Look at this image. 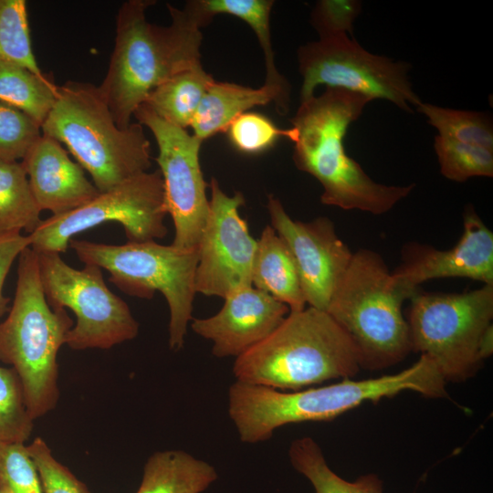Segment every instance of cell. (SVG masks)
Returning <instances> with one entry per match:
<instances>
[{
    "instance_id": "1",
    "label": "cell",
    "mask_w": 493,
    "mask_h": 493,
    "mask_svg": "<svg viewBox=\"0 0 493 493\" xmlns=\"http://www.w3.org/2000/svg\"><path fill=\"white\" fill-rule=\"evenodd\" d=\"M155 1L129 0L119 9L108 72L100 86L120 128H127L151 92L172 76L201 65V28L211 21L196 0L179 9L167 5L171 24H151L146 10Z\"/></svg>"
},
{
    "instance_id": "2",
    "label": "cell",
    "mask_w": 493,
    "mask_h": 493,
    "mask_svg": "<svg viewBox=\"0 0 493 493\" xmlns=\"http://www.w3.org/2000/svg\"><path fill=\"white\" fill-rule=\"evenodd\" d=\"M446 382L435 363L421 354L412 366L394 374L284 392L235 381L228 390V414L239 440L257 444L289 424L330 421L366 402L404 391L429 398L447 397Z\"/></svg>"
},
{
    "instance_id": "3",
    "label": "cell",
    "mask_w": 493,
    "mask_h": 493,
    "mask_svg": "<svg viewBox=\"0 0 493 493\" xmlns=\"http://www.w3.org/2000/svg\"><path fill=\"white\" fill-rule=\"evenodd\" d=\"M372 100L362 93L327 87L322 94L300 101L289 120L298 131L294 164L321 184L323 205L382 215L407 197L415 186L379 184L347 154L346 132Z\"/></svg>"
},
{
    "instance_id": "4",
    "label": "cell",
    "mask_w": 493,
    "mask_h": 493,
    "mask_svg": "<svg viewBox=\"0 0 493 493\" xmlns=\"http://www.w3.org/2000/svg\"><path fill=\"white\" fill-rule=\"evenodd\" d=\"M346 331L325 310L289 312L265 340L236 358V381L298 391L332 379H351L361 369Z\"/></svg>"
},
{
    "instance_id": "5",
    "label": "cell",
    "mask_w": 493,
    "mask_h": 493,
    "mask_svg": "<svg viewBox=\"0 0 493 493\" xmlns=\"http://www.w3.org/2000/svg\"><path fill=\"white\" fill-rule=\"evenodd\" d=\"M41 132L67 147L100 192L148 172L152 165L143 126L131 122L120 128L98 86L90 83L70 80L58 86Z\"/></svg>"
},
{
    "instance_id": "6",
    "label": "cell",
    "mask_w": 493,
    "mask_h": 493,
    "mask_svg": "<svg viewBox=\"0 0 493 493\" xmlns=\"http://www.w3.org/2000/svg\"><path fill=\"white\" fill-rule=\"evenodd\" d=\"M74 321L65 309L49 306L39 277L37 253L18 257L10 311L0 322V362L20 378L26 404L35 420L53 410L59 397L58 352Z\"/></svg>"
},
{
    "instance_id": "7",
    "label": "cell",
    "mask_w": 493,
    "mask_h": 493,
    "mask_svg": "<svg viewBox=\"0 0 493 493\" xmlns=\"http://www.w3.org/2000/svg\"><path fill=\"white\" fill-rule=\"evenodd\" d=\"M417 291L397 280L377 252L353 253L326 311L352 341L362 368L385 369L412 351L402 308Z\"/></svg>"
},
{
    "instance_id": "8",
    "label": "cell",
    "mask_w": 493,
    "mask_h": 493,
    "mask_svg": "<svg viewBox=\"0 0 493 493\" xmlns=\"http://www.w3.org/2000/svg\"><path fill=\"white\" fill-rule=\"evenodd\" d=\"M68 247L84 265L106 269L110 281L131 297L152 299L160 291L170 312L169 347L175 351L183 348L193 320L197 247L178 248L155 240L110 245L76 238Z\"/></svg>"
},
{
    "instance_id": "9",
    "label": "cell",
    "mask_w": 493,
    "mask_h": 493,
    "mask_svg": "<svg viewBox=\"0 0 493 493\" xmlns=\"http://www.w3.org/2000/svg\"><path fill=\"white\" fill-rule=\"evenodd\" d=\"M406 319L412 351L430 358L447 382H464L481 368L479 343L492 325L493 285L464 293L415 292Z\"/></svg>"
},
{
    "instance_id": "10",
    "label": "cell",
    "mask_w": 493,
    "mask_h": 493,
    "mask_svg": "<svg viewBox=\"0 0 493 493\" xmlns=\"http://www.w3.org/2000/svg\"><path fill=\"white\" fill-rule=\"evenodd\" d=\"M37 255L49 306L68 308L76 316V324L66 338L65 344L69 348L107 350L138 335V321L128 304L107 287L100 267L85 265L76 269L58 253Z\"/></svg>"
},
{
    "instance_id": "11",
    "label": "cell",
    "mask_w": 493,
    "mask_h": 493,
    "mask_svg": "<svg viewBox=\"0 0 493 493\" xmlns=\"http://www.w3.org/2000/svg\"><path fill=\"white\" fill-rule=\"evenodd\" d=\"M299 72L302 77L300 101L314 96L320 85L388 100L413 112L423 101L409 79L411 65L370 53L348 33L320 37L299 47Z\"/></svg>"
},
{
    "instance_id": "12",
    "label": "cell",
    "mask_w": 493,
    "mask_h": 493,
    "mask_svg": "<svg viewBox=\"0 0 493 493\" xmlns=\"http://www.w3.org/2000/svg\"><path fill=\"white\" fill-rule=\"evenodd\" d=\"M166 215L162 174L145 172L68 213L43 219L28 235L30 247L37 253H65L74 236L107 222L121 224L128 242L160 239L168 233Z\"/></svg>"
},
{
    "instance_id": "13",
    "label": "cell",
    "mask_w": 493,
    "mask_h": 493,
    "mask_svg": "<svg viewBox=\"0 0 493 493\" xmlns=\"http://www.w3.org/2000/svg\"><path fill=\"white\" fill-rule=\"evenodd\" d=\"M133 116L152 131L157 143L155 161L163 178L164 207L174 226L172 245L184 249L196 248L209 207V184L199 161L203 142L165 121L145 104Z\"/></svg>"
},
{
    "instance_id": "14",
    "label": "cell",
    "mask_w": 493,
    "mask_h": 493,
    "mask_svg": "<svg viewBox=\"0 0 493 493\" xmlns=\"http://www.w3.org/2000/svg\"><path fill=\"white\" fill-rule=\"evenodd\" d=\"M206 219L197 244L198 262L194 275L196 293L225 299L230 293L252 286L251 275L257 240L241 217L245 205L241 192L227 195L213 177Z\"/></svg>"
},
{
    "instance_id": "15",
    "label": "cell",
    "mask_w": 493,
    "mask_h": 493,
    "mask_svg": "<svg viewBox=\"0 0 493 493\" xmlns=\"http://www.w3.org/2000/svg\"><path fill=\"white\" fill-rule=\"evenodd\" d=\"M267 208L270 226L292 256L306 304L326 311L353 253L339 237L330 218L293 220L280 200L271 194L267 195Z\"/></svg>"
},
{
    "instance_id": "16",
    "label": "cell",
    "mask_w": 493,
    "mask_h": 493,
    "mask_svg": "<svg viewBox=\"0 0 493 493\" xmlns=\"http://www.w3.org/2000/svg\"><path fill=\"white\" fill-rule=\"evenodd\" d=\"M463 216V233L453 247L440 250L411 244L404 252L402 264L392 272L393 277L412 289L427 280L445 278H466L493 285V233L471 205Z\"/></svg>"
},
{
    "instance_id": "17",
    "label": "cell",
    "mask_w": 493,
    "mask_h": 493,
    "mask_svg": "<svg viewBox=\"0 0 493 493\" xmlns=\"http://www.w3.org/2000/svg\"><path fill=\"white\" fill-rule=\"evenodd\" d=\"M288 313L287 305L250 286L227 295L215 314L193 318L190 326L212 341L214 356L236 358L265 340Z\"/></svg>"
},
{
    "instance_id": "18",
    "label": "cell",
    "mask_w": 493,
    "mask_h": 493,
    "mask_svg": "<svg viewBox=\"0 0 493 493\" xmlns=\"http://www.w3.org/2000/svg\"><path fill=\"white\" fill-rule=\"evenodd\" d=\"M21 163L37 205L52 215L68 213L100 193L62 144L48 136L42 134Z\"/></svg>"
},
{
    "instance_id": "19",
    "label": "cell",
    "mask_w": 493,
    "mask_h": 493,
    "mask_svg": "<svg viewBox=\"0 0 493 493\" xmlns=\"http://www.w3.org/2000/svg\"><path fill=\"white\" fill-rule=\"evenodd\" d=\"M290 90L264 84L253 89L231 82L214 81L194 114L191 128L202 142L226 132L230 123L247 110L274 102L280 114L289 109Z\"/></svg>"
},
{
    "instance_id": "20",
    "label": "cell",
    "mask_w": 493,
    "mask_h": 493,
    "mask_svg": "<svg viewBox=\"0 0 493 493\" xmlns=\"http://www.w3.org/2000/svg\"><path fill=\"white\" fill-rule=\"evenodd\" d=\"M252 286L287 305L289 312L306 308L298 271L288 247L271 226L257 240Z\"/></svg>"
},
{
    "instance_id": "21",
    "label": "cell",
    "mask_w": 493,
    "mask_h": 493,
    "mask_svg": "<svg viewBox=\"0 0 493 493\" xmlns=\"http://www.w3.org/2000/svg\"><path fill=\"white\" fill-rule=\"evenodd\" d=\"M217 477L211 464L188 452L157 451L147 459L136 493H202Z\"/></svg>"
},
{
    "instance_id": "22",
    "label": "cell",
    "mask_w": 493,
    "mask_h": 493,
    "mask_svg": "<svg viewBox=\"0 0 493 493\" xmlns=\"http://www.w3.org/2000/svg\"><path fill=\"white\" fill-rule=\"evenodd\" d=\"M215 81L202 64L179 72L156 87L143 104L165 121L186 130Z\"/></svg>"
},
{
    "instance_id": "23",
    "label": "cell",
    "mask_w": 493,
    "mask_h": 493,
    "mask_svg": "<svg viewBox=\"0 0 493 493\" xmlns=\"http://www.w3.org/2000/svg\"><path fill=\"white\" fill-rule=\"evenodd\" d=\"M289 461L295 470L312 485L315 493H383V481L376 474L348 481L329 467L317 442L309 436L297 438L289 446Z\"/></svg>"
},
{
    "instance_id": "24",
    "label": "cell",
    "mask_w": 493,
    "mask_h": 493,
    "mask_svg": "<svg viewBox=\"0 0 493 493\" xmlns=\"http://www.w3.org/2000/svg\"><path fill=\"white\" fill-rule=\"evenodd\" d=\"M58 88L45 74L0 60V102L23 111L40 126L55 104Z\"/></svg>"
},
{
    "instance_id": "25",
    "label": "cell",
    "mask_w": 493,
    "mask_h": 493,
    "mask_svg": "<svg viewBox=\"0 0 493 493\" xmlns=\"http://www.w3.org/2000/svg\"><path fill=\"white\" fill-rule=\"evenodd\" d=\"M41 212L21 162L0 160V236L33 233L43 220Z\"/></svg>"
},
{
    "instance_id": "26",
    "label": "cell",
    "mask_w": 493,
    "mask_h": 493,
    "mask_svg": "<svg viewBox=\"0 0 493 493\" xmlns=\"http://www.w3.org/2000/svg\"><path fill=\"white\" fill-rule=\"evenodd\" d=\"M202 11L209 17L226 14L238 17L254 31L264 54L265 84L291 91L288 81L278 72L274 59L270 34V13L273 0H197Z\"/></svg>"
},
{
    "instance_id": "27",
    "label": "cell",
    "mask_w": 493,
    "mask_h": 493,
    "mask_svg": "<svg viewBox=\"0 0 493 493\" xmlns=\"http://www.w3.org/2000/svg\"><path fill=\"white\" fill-rule=\"evenodd\" d=\"M416 109L437 130L439 136L493 151L492 121L487 114L443 108L425 102H422Z\"/></svg>"
},
{
    "instance_id": "28",
    "label": "cell",
    "mask_w": 493,
    "mask_h": 493,
    "mask_svg": "<svg viewBox=\"0 0 493 493\" xmlns=\"http://www.w3.org/2000/svg\"><path fill=\"white\" fill-rule=\"evenodd\" d=\"M0 60L44 75L32 49L25 0H0Z\"/></svg>"
},
{
    "instance_id": "29",
    "label": "cell",
    "mask_w": 493,
    "mask_h": 493,
    "mask_svg": "<svg viewBox=\"0 0 493 493\" xmlns=\"http://www.w3.org/2000/svg\"><path fill=\"white\" fill-rule=\"evenodd\" d=\"M434 147L440 173L448 180L462 183L471 177L493 176V151L439 135Z\"/></svg>"
},
{
    "instance_id": "30",
    "label": "cell",
    "mask_w": 493,
    "mask_h": 493,
    "mask_svg": "<svg viewBox=\"0 0 493 493\" xmlns=\"http://www.w3.org/2000/svg\"><path fill=\"white\" fill-rule=\"evenodd\" d=\"M33 428L19 376L13 368L0 367V442L25 444Z\"/></svg>"
},
{
    "instance_id": "31",
    "label": "cell",
    "mask_w": 493,
    "mask_h": 493,
    "mask_svg": "<svg viewBox=\"0 0 493 493\" xmlns=\"http://www.w3.org/2000/svg\"><path fill=\"white\" fill-rule=\"evenodd\" d=\"M232 145L247 154L260 153L272 147L279 138L295 142L298 131L295 128L280 129L271 120L257 112H245L236 117L226 131Z\"/></svg>"
},
{
    "instance_id": "32",
    "label": "cell",
    "mask_w": 493,
    "mask_h": 493,
    "mask_svg": "<svg viewBox=\"0 0 493 493\" xmlns=\"http://www.w3.org/2000/svg\"><path fill=\"white\" fill-rule=\"evenodd\" d=\"M41 135V126L31 117L0 102V160L22 161Z\"/></svg>"
},
{
    "instance_id": "33",
    "label": "cell",
    "mask_w": 493,
    "mask_h": 493,
    "mask_svg": "<svg viewBox=\"0 0 493 493\" xmlns=\"http://www.w3.org/2000/svg\"><path fill=\"white\" fill-rule=\"evenodd\" d=\"M0 491L43 493L25 444L0 442Z\"/></svg>"
},
{
    "instance_id": "34",
    "label": "cell",
    "mask_w": 493,
    "mask_h": 493,
    "mask_svg": "<svg viewBox=\"0 0 493 493\" xmlns=\"http://www.w3.org/2000/svg\"><path fill=\"white\" fill-rule=\"evenodd\" d=\"M26 447L37 471L43 493H90L85 484L53 456L41 437L35 438Z\"/></svg>"
},
{
    "instance_id": "35",
    "label": "cell",
    "mask_w": 493,
    "mask_h": 493,
    "mask_svg": "<svg viewBox=\"0 0 493 493\" xmlns=\"http://www.w3.org/2000/svg\"><path fill=\"white\" fill-rule=\"evenodd\" d=\"M361 7V2L354 0H320L311 12L310 22L320 37L352 33V25Z\"/></svg>"
},
{
    "instance_id": "36",
    "label": "cell",
    "mask_w": 493,
    "mask_h": 493,
    "mask_svg": "<svg viewBox=\"0 0 493 493\" xmlns=\"http://www.w3.org/2000/svg\"><path fill=\"white\" fill-rule=\"evenodd\" d=\"M30 246L29 236L10 233L0 236V319L6 311L9 299L3 294L6 276L20 253Z\"/></svg>"
},
{
    "instance_id": "37",
    "label": "cell",
    "mask_w": 493,
    "mask_h": 493,
    "mask_svg": "<svg viewBox=\"0 0 493 493\" xmlns=\"http://www.w3.org/2000/svg\"><path fill=\"white\" fill-rule=\"evenodd\" d=\"M493 352V326L490 325L484 332L479 343V356L484 362Z\"/></svg>"
},
{
    "instance_id": "38",
    "label": "cell",
    "mask_w": 493,
    "mask_h": 493,
    "mask_svg": "<svg viewBox=\"0 0 493 493\" xmlns=\"http://www.w3.org/2000/svg\"><path fill=\"white\" fill-rule=\"evenodd\" d=\"M0 493H3V492L0 491Z\"/></svg>"
}]
</instances>
